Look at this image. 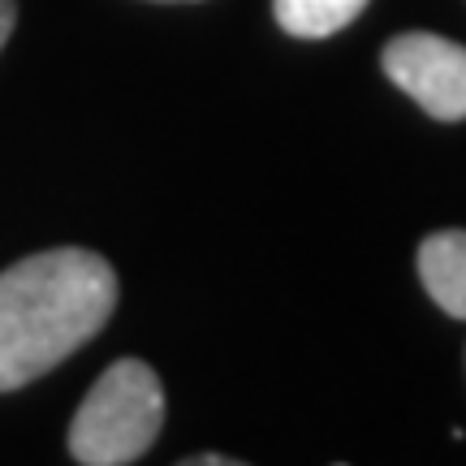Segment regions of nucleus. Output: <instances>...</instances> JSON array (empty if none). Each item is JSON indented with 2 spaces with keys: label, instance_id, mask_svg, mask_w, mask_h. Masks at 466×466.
Here are the masks:
<instances>
[{
  "label": "nucleus",
  "instance_id": "obj_1",
  "mask_svg": "<svg viewBox=\"0 0 466 466\" xmlns=\"http://www.w3.org/2000/svg\"><path fill=\"white\" fill-rule=\"evenodd\" d=\"M116 307L113 264L56 247L0 272V393L39 380L100 333Z\"/></svg>",
  "mask_w": 466,
  "mask_h": 466
},
{
  "label": "nucleus",
  "instance_id": "obj_2",
  "mask_svg": "<svg viewBox=\"0 0 466 466\" xmlns=\"http://www.w3.org/2000/svg\"><path fill=\"white\" fill-rule=\"evenodd\" d=\"M165 428V389L143 359H116L69 423V458L83 466L138 462Z\"/></svg>",
  "mask_w": 466,
  "mask_h": 466
},
{
  "label": "nucleus",
  "instance_id": "obj_3",
  "mask_svg": "<svg viewBox=\"0 0 466 466\" xmlns=\"http://www.w3.org/2000/svg\"><path fill=\"white\" fill-rule=\"evenodd\" d=\"M380 66L436 121H466V48L445 35L410 31L389 39Z\"/></svg>",
  "mask_w": 466,
  "mask_h": 466
},
{
  "label": "nucleus",
  "instance_id": "obj_4",
  "mask_svg": "<svg viewBox=\"0 0 466 466\" xmlns=\"http://www.w3.org/2000/svg\"><path fill=\"white\" fill-rule=\"evenodd\" d=\"M419 277L432 302L453 319H466V229H441L419 242Z\"/></svg>",
  "mask_w": 466,
  "mask_h": 466
},
{
  "label": "nucleus",
  "instance_id": "obj_5",
  "mask_svg": "<svg viewBox=\"0 0 466 466\" xmlns=\"http://www.w3.org/2000/svg\"><path fill=\"white\" fill-rule=\"evenodd\" d=\"M367 9V0H272V14L294 39H329L346 31Z\"/></svg>",
  "mask_w": 466,
  "mask_h": 466
},
{
  "label": "nucleus",
  "instance_id": "obj_6",
  "mask_svg": "<svg viewBox=\"0 0 466 466\" xmlns=\"http://www.w3.org/2000/svg\"><path fill=\"white\" fill-rule=\"evenodd\" d=\"M14 22H17V0H0V48L9 44V35H14Z\"/></svg>",
  "mask_w": 466,
  "mask_h": 466
},
{
  "label": "nucleus",
  "instance_id": "obj_7",
  "mask_svg": "<svg viewBox=\"0 0 466 466\" xmlns=\"http://www.w3.org/2000/svg\"><path fill=\"white\" fill-rule=\"evenodd\" d=\"M233 458H217V453H203V458H190V466H225Z\"/></svg>",
  "mask_w": 466,
  "mask_h": 466
}]
</instances>
